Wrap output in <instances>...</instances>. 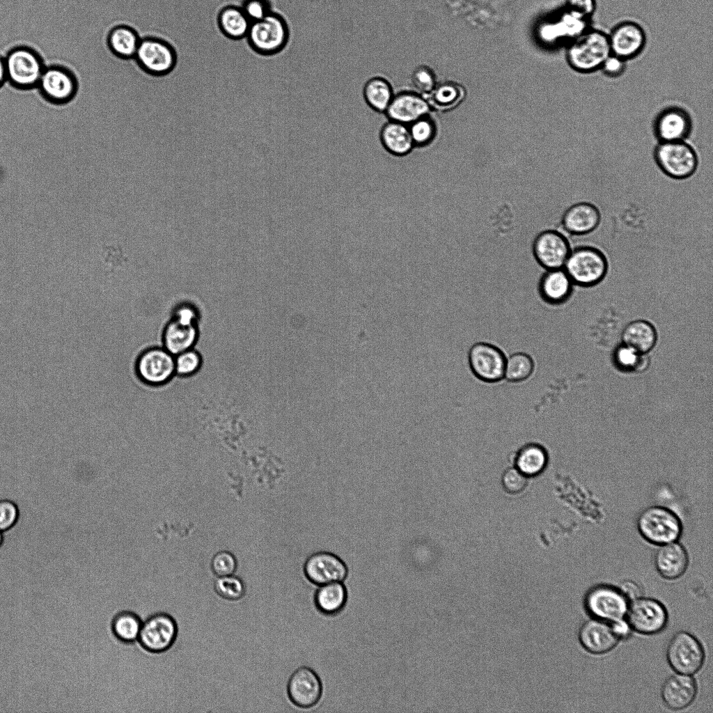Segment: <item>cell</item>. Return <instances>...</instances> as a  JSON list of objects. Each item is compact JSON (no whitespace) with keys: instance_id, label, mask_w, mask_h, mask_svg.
Returning a JSON list of instances; mask_svg holds the SVG:
<instances>
[{"instance_id":"1","label":"cell","mask_w":713,"mask_h":713,"mask_svg":"<svg viewBox=\"0 0 713 713\" xmlns=\"http://www.w3.org/2000/svg\"><path fill=\"white\" fill-rule=\"evenodd\" d=\"M611 54L608 33L600 29H588L570 42L565 57L573 70L590 74L600 70Z\"/></svg>"},{"instance_id":"2","label":"cell","mask_w":713,"mask_h":713,"mask_svg":"<svg viewBox=\"0 0 713 713\" xmlns=\"http://www.w3.org/2000/svg\"><path fill=\"white\" fill-rule=\"evenodd\" d=\"M636 528L643 539L657 546L678 540L683 531L680 517L662 506L644 508L637 517Z\"/></svg>"},{"instance_id":"3","label":"cell","mask_w":713,"mask_h":713,"mask_svg":"<svg viewBox=\"0 0 713 713\" xmlns=\"http://www.w3.org/2000/svg\"><path fill=\"white\" fill-rule=\"evenodd\" d=\"M290 36V27L285 18L272 10L263 19L251 22L246 38L255 52L272 56L286 47Z\"/></svg>"},{"instance_id":"4","label":"cell","mask_w":713,"mask_h":713,"mask_svg":"<svg viewBox=\"0 0 713 713\" xmlns=\"http://www.w3.org/2000/svg\"><path fill=\"white\" fill-rule=\"evenodd\" d=\"M563 269L575 285L589 287L601 282L609 269L605 254L599 249L582 245L571 249Z\"/></svg>"},{"instance_id":"5","label":"cell","mask_w":713,"mask_h":713,"mask_svg":"<svg viewBox=\"0 0 713 713\" xmlns=\"http://www.w3.org/2000/svg\"><path fill=\"white\" fill-rule=\"evenodd\" d=\"M653 158L664 175L677 180L691 177L699 165L696 150L686 141L658 142L654 148Z\"/></svg>"},{"instance_id":"6","label":"cell","mask_w":713,"mask_h":713,"mask_svg":"<svg viewBox=\"0 0 713 713\" xmlns=\"http://www.w3.org/2000/svg\"><path fill=\"white\" fill-rule=\"evenodd\" d=\"M7 81L13 87L29 90L38 86L45 68L43 59L28 46H17L4 56Z\"/></svg>"},{"instance_id":"7","label":"cell","mask_w":713,"mask_h":713,"mask_svg":"<svg viewBox=\"0 0 713 713\" xmlns=\"http://www.w3.org/2000/svg\"><path fill=\"white\" fill-rule=\"evenodd\" d=\"M629 604L618 587L604 583L590 588L583 599L584 610L590 618L607 622L626 618Z\"/></svg>"},{"instance_id":"8","label":"cell","mask_w":713,"mask_h":713,"mask_svg":"<svg viewBox=\"0 0 713 713\" xmlns=\"http://www.w3.org/2000/svg\"><path fill=\"white\" fill-rule=\"evenodd\" d=\"M134 370L143 384L151 387L165 386L175 377V356L162 345L148 347L137 356Z\"/></svg>"},{"instance_id":"9","label":"cell","mask_w":713,"mask_h":713,"mask_svg":"<svg viewBox=\"0 0 713 713\" xmlns=\"http://www.w3.org/2000/svg\"><path fill=\"white\" fill-rule=\"evenodd\" d=\"M134 58L145 74L153 77L169 74L178 60L175 49L169 42L150 35L141 38Z\"/></svg>"},{"instance_id":"10","label":"cell","mask_w":713,"mask_h":713,"mask_svg":"<svg viewBox=\"0 0 713 713\" xmlns=\"http://www.w3.org/2000/svg\"><path fill=\"white\" fill-rule=\"evenodd\" d=\"M666 657L675 673L693 675L701 669L705 654L702 643L694 634L679 631L670 639Z\"/></svg>"},{"instance_id":"11","label":"cell","mask_w":713,"mask_h":713,"mask_svg":"<svg viewBox=\"0 0 713 713\" xmlns=\"http://www.w3.org/2000/svg\"><path fill=\"white\" fill-rule=\"evenodd\" d=\"M178 634L177 621L164 611H157L143 620L137 642L146 652L157 655L168 651Z\"/></svg>"},{"instance_id":"12","label":"cell","mask_w":713,"mask_h":713,"mask_svg":"<svg viewBox=\"0 0 713 713\" xmlns=\"http://www.w3.org/2000/svg\"><path fill=\"white\" fill-rule=\"evenodd\" d=\"M506 355L494 344L480 341L468 351V364L473 375L485 383H497L504 379Z\"/></svg>"},{"instance_id":"13","label":"cell","mask_w":713,"mask_h":713,"mask_svg":"<svg viewBox=\"0 0 713 713\" xmlns=\"http://www.w3.org/2000/svg\"><path fill=\"white\" fill-rule=\"evenodd\" d=\"M626 619L636 633L654 635L666 627L668 613L660 601L643 595L629 602Z\"/></svg>"},{"instance_id":"14","label":"cell","mask_w":713,"mask_h":713,"mask_svg":"<svg viewBox=\"0 0 713 713\" xmlns=\"http://www.w3.org/2000/svg\"><path fill=\"white\" fill-rule=\"evenodd\" d=\"M37 88L47 102L54 104H64L76 96L78 91L77 79L68 68L59 65L45 67Z\"/></svg>"},{"instance_id":"15","label":"cell","mask_w":713,"mask_h":713,"mask_svg":"<svg viewBox=\"0 0 713 713\" xmlns=\"http://www.w3.org/2000/svg\"><path fill=\"white\" fill-rule=\"evenodd\" d=\"M303 570L306 579L317 586L342 582L348 574V567L344 561L327 551H315L309 555L305 560Z\"/></svg>"},{"instance_id":"16","label":"cell","mask_w":713,"mask_h":713,"mask_svg":"<svg viewBox=\"0 0 713 713\" xmlns=\"http://www.w3.org/2000/svg\"><path fill=\"white\" fill-rule=\"evenodd\" d=\"M652 129L658 142L686 141L691 134L693 121L685 109L671 105L657 113L654 119Z\"/></svg>"},{"instance_id":"17","label":"cell","mask_w":713,"mask_h":713,"mask_svg":"<svg viewBox=\"0 0 713 713\" xmlns=\"http://www.w3.org/2000/svg\"><path fill=\"white\" fill-rule=\"evenodd\" d=\"M611 54L625 60L634 59L644 50L647 35L638 23L625 20L616 24L608 33Z\"/></svg>"},{"instance_id":"18","label":"cell","mask_w":713,"mask_h":713,"mask_svg":"<svg viewBox=\"0 0 713 713\" xmlns=\"http://www.w3.org/2000/svg\"><path fill=\"white\" fill-rule=\"evenodd\" d=\"M571 249L567 237L556 230L540 233L533 244L534 257L546 270L563 268Z\"/></svg>"},{"instance_id":"19","label":"cell","mask_w":713,"mask_h":713,"mask_svg":"<svg viewBox=\"0 0 713 713\" xmlns=\"http://www.w3.org/2000/svg\"><path fill=\"white\" fill-rule=\"evenodd\" d=\"M290 700L297 707L309 708L315 705L322 693V685L318 674L306 666L295 670L287 685Z\"/></svg>"},{"instance_id":"20","label":"cell","mask_w":713,"mask_h":713,"mask_svg":"<svg viewBox=\"0 0 713 713\" xmlns=\"http://www.w3.org/2000/svg\"><path fill=\"white\" fill-rule=\"evenodd\" d=\"M200 337L199 323L170 316L162 330L161 343L173 355L194 348Z\"/></svg>"},{"instance_id":"21","label":"cell","mask_w":713,"mask_h":713,"mask_svg":"<svg viewBox=\"0 0 713 713\" xmlns=\"http://www.w3.org/2000/svg\"><path fill=\"white\" fill-rule=\"evenodd\" d=\"M578 640L581 647L592 655L606 654L614 649L620 641L609 622L593 618L580 626Z\"/></svg>"},{"instance_id":"22","label":"cell","mask_w":713,"mask_h":713,"mask_svg":"<svg viewBox=\"0 0 713 713\" xmlns=\"http://www.w3.org/2000/svg\"><path fill=\"white\" fill-rule=\"evenodd\" d=\"M430 105L422 94L411 91L395 93L384 115L388 120L409 125L428 115Z\"/></svg>"},{"instance_id":"23","label":"cell","mask_w":713,"mask_h":713,"mask_svg":"<svg viewBox=\"0 0 713 713\" xmlns=\"http://www.w3.org/2000/svg\"><path fill=\"white\" fill-rule=\"evenodd\" d=\"M698 685L692 675L675 673L668 677L661 688L664 705L674 711L689 707L696 699Z\"/></svg>"},{"instance_id":"24","label":"cell","mask_w":713,"mask_h":713,"mask_svg":"<svg viewBox=\"0 0 713 713\" xmlns=\"http://www.w3.org/2000/svg\"><path fill=\"white\" fill-rule=\"evenodd\" d=\"M658 547L654 555V565L658 574L667 580L681 577L689 563L687 549L678 540Z\"/></svg>"},{"instance_id":"25","label":"cell","mask_w":713,"mask_h":713,"mask_svg":"<svg viewBox=\"0 0 713 713\" xmlns=\"http://www.w3.org/2000/svg\"><path fill=\"white\" fill-rule=\"evenodd\" d=\"M599 208L589 202H579L568 207L563 212L561 224L569 234L580 236L593 232L601 223Z\"/></svg>"},{"instance_id":"26","label":"cell","mask_w":713,"mask_h":713,"mask_svg":"<svg viewBox=\"0 0 713 713\" xmlns=\"http://www.w3.org/2000/svg\"><path fill=\"white\" fill-rule=\"evenodd\" d=\"M574 283L563 268L547 269L538 286L540 298L547 304L556 305L570 295Z\"/></svg>"},{"instance_id":"27","label":"cell","mask_w":713,"mask_h":713,"mask_svg":"<svg viewBox=\"0 0 713 713\" xmlns=\"http://www.w3.org/2000/svg\"><path fill=\"white\" fill-rule=\"evenodd\" d=\"M379 140L384 150L395 157H404L414 148L408 125L390 120L382 126Z\"/></svg>"},{"instance_id":"28","label":"cell","mask_w":713,"mask_h":713,"mask_svg":"<svg viewBox=\"0 0 713 713\" xmlns=\"http://www.w3.org/2000/svg\"><path fill=\"white\" fill-rule=\"evenodd\" d=\"M251 24V20L240 6H224L217 15V25L220 31L231 40H237L246 38Z\"/></svg>"},{"instance_id":"29","label":"cell","mask_w":713,"mask_h":713,"mask_svg":"<svg viewBox=\"0 0 713 713\" xmlns=\"http://www.w3.org/2000/svg\"><path fill=\"white\" fill-rule=\"evenodd\" d=\"M141 38L136 29L120 24L110 30L107 36V45L110 51L117 57L132 59L135 56Z\"/></svg>"},{"instance_id":"30","label":"cell","mask_w":713,"mask_h":713,"mask_svg":"<svg viewBox=\"0 0 713 713\" xmlns=\"http://www.w3.org/2000/svg\"><path fill=\"white\" fill-rule=\"evenodd\" d=\"M394 95L392 84L382 76L370 77L363 88V97L366 104L379 113L384 114Z\"/></svg>"},{"instance_id":"31","label":"cell","mask_w":713,"mask_h":713,"mask_svg":"<svg viewBox=\"0 0 713 713\" xmlns=\"http://www.w3.org/2000/svg\"><path fill=\"white\" fill-rule=\"evenodd\" d=\"M622 343L637 352L645 354L651 350L657 341V332L650 322L638 320L626 325L622 333Z\"/></svg>"},{"instance_id":"32","label":"cell","mask_w":713,"mask_h":713,"mask_svg":"<svg viewBox=\"0 0 713 713\" xmlns=\"http://www.w3.org/2000/svg\"><path fill=\"white\" fill-rule=\"evenodd\" d=\"M314 595L317 609L325 615H334L343 610L347 591L342 582H333L319 586Z\"/></svg>"},{"instance_id":"33","label":"cell","mask_w":713,"mask_h":713,"mask_svg":"<svg viewBox=\"0 0 713 713\" xmlns=\"http://www.w3.org/2000/svg\"><path fill=\"white\" fill-rule=\"evenodd\" d=\"M548 455L545 449L537 444L522 446L515 457V467L527 477L541 473L547 467Z\"/></svg>"},{"instance_id":"34","label":"cell","mask_w":713,"mask_h":713,"mask_svg":"<svg viewBox=\"0 0 713 713\" xmlns=\"http://www.w3.org/2000/svg\"><path fill=\"white\" fill-rule=\"evenodd\" d=\"M143 620L136 612L123 610L116 613L111 622L114 637L122 643L130 644L137 641Z\"/></svg>"},{"instance_id":"35","label":"cell","mask_w":713,"mask_h":713,"mask_svg":"<svg viewBox=\"0 0 713 713\" xmlns=\"http://www.w3.org/2000/svg\"><path fill=\"white\" fill-rule=\"evenodd\" d=\"M535 362L531 356L524 352H517L506 356L504 379L511 383H519L531 377Z\"/></svg>"},{"instance_id":"36","label":"cell","mask_w":713,"mask_h":713,"mask_svg":"<svg viewBox=\"0 0 713 713\" xmlns=\"http://www.w3.org/2000/svg\"><path fill=\"white\" fill-rule=\"evenodd\" d=\"M212 588L216 595L228 602H238L246 594L244 581L235 574L216 577L213 580Z\"/></svg>"},{"instance_id":"37","label":"cell","mask_w":713,"mask_h":713,"mask_svg":"<svg viewBox=\"0 0 713 713\" xmlns=\"http://www.w3.org/2000/svg\"><path fill=\"white\" fill-rule=\"evenodd\" d=\"M203 358L201 353L192 348L175 356V376L189 378L196 375L202 368Z\"/></svg>"},{"instance_id":"38","label":"cell","mask_w":713,"mask_h":713,"mask_svg":"<svg viewBox=\"0 0 713 713\" xmlns=\"http://www.w3.org/2000/svg\"><path fill=\"white\" fill-rule=\"evenodd\" d=\"M430 101L440 109H447L455 106L462 99V89L452 83H446L435 86L432 91Z\"/></svg>"},{"instance_id":"39","label":"cell","mask_w":713,"mask_h":713,"mask_svg":"<svg viewBox=\"0 0 713 713\" xmlns=\"http://www.w3.org/2000/svg\"><path fill=\"white\" fill-rule=\"evenodd\" d=\"M408 127L414 147L428 145L435 136V125L428 115L416 120Z\"/></svg>"},{"instance_id":"40","label":"cell","mask_w":713,"mask_h":713,"mask_svg":"<svg viewBox=\"0 0 713 713\" xmlns=\"http://www.w3.org/2000/svg\"><path fill=\"white\" fill-rule=\"evenodd\" d=\"M237 560L228 551H219L214 554L210 563V570L216 577L235 574L237 570Z\"/></svg>"},{"instance_id":"41","label":"cell","mask_w":713,"mask_h":713,"mask_svg":"<svg viewBox=\"0 0 713 713\" xmlns=\"http://www.w3.org/2000/svg\"><path fill=\"white\" fill-rule=\"evenodd\" d=\"M501 485L508 494H519L526 488L528 477L516 467L506 469L501 476Z\"/></svg>"},{"instance_id":"42","label":"cell","mask_w":713,"mask_h":713,"mask_svg":"<svg viewBox=\"0 0 713 713\" xmlns=\"http://www.w3.org/2000/svg\"><path fill=\"white\" fill-rule=\"evenodd\" d=\"M641 354L622 343L615 350L614 362L622 370L634 371Z\"/></svg>"},{"instance_id":"43","label":"cell","mask_w":713,"mask_h":713,"mask_svg":"<svg viewBox=\"0 0 713 713\" xmlns=\"http://www.w3.org/2000/svg\"><path fill=\"white\" fill-rule=\"evenodd\" d=\"M412 82L418 93H430L435 87V78L432 71L426 66L416 68L412 75Z\"/></svg>"},{"instance_id":"44","label":"cell","mask_w":713,"mask_h":713,"mask_svg":"<svg viewBox=\"0 0 713 713\" xmlns=\"http://www.w3.org/2000/svg\"><path fill=\"white\" fill-rule=\"evenodd\" d=\"M19 511L17 504L11 500H0V531L11 529L17 522Z\"/></svg>"},{"instance_id":"45","label":"cell","mask_w":713,"mask_h":713,"mask_svg":"<svg viewBox=\"0 0 713 713\" xmlns=\"http://www.w3.org/2000/svg\"><path fill=\"white\" fill-rule=\"evenodd\" d=\"M240 7L251 22L263 19L272 11L269 0H244Z\"/></svg>"},{"instance_id":"46","label":"cell","mask_w":713,"mask_h":713,"mask_svg":"<svg viewBox=\"0 0 713 713\" xmlns=\"http://www.w3.org/2000/svg\"><path fill=\"white\" fill-rule=\"evenodd\" d=\"M625 60L611 54L604 61L600 70L610 78H617L622 75L627 69Z\"/></svg>"},{"instance_id":"47","label":"cell","mask_w":713,"mask_h":713,"mask_svg":"<svg viewBox=\"0 0 713 713\" xmlns=\"http://www.w3.org/2000/svg\"><path fill=\"white\" fill-rule=\"evenodd\" d=\"M567 8L590 18L595 11V0H567Z\"/></svg>"},{"instance_id":"48","label":"cell","mask_w":713,"mask_h":713,"mask_svg":"<svg viewBox=\"0 0 713 713\" xmlns=\"http://www.w3.org/2000/svg\"><path fill=\"white\" fill-rule=\"evenodd\" d=\"M618 588L629 602L643 596L641 586L633 580L623 581Z\"/></svg>"},{"instance_id":"49","label":"cell","mask_w":713,"mask_h":713,"mask_svg":"<svg viewBox=\"0 0 713 713\" xmlns=\"http://www.w3.org/2000/svg\"><path fill=\"white\" fill-rule=\"evenodd\" d=\"M609 623L613 632L620 641L626 640L632 635L633 630L626 618Z\"/></svg>"},{"instance_id":"50","label":"cell","mask_w":713,"mask_h":713,"mask_svg":"<svg viewBox=\"0 0 713 713\" xmlns=\"http://www.w3.org/2000/svg\"><path fill=\"white\" fill-rule=\"evenodd\" d=\"M7 76L4 57L0 55V88L6 82Z\"/></svg>"},{"instance_id":"51","label":"cell","mask_w":713,"mask_h":713,"mask_svg":"<svg viewBox=\"0 0 713 713\" xmlns=\"http://www.w3.org/2000/svg\"><path fill=\"white\" fill-rule=\"evenodd\" d=\"M3 542V532L0 531V547L2 546Z\"/></svg>"}]
</instances>
